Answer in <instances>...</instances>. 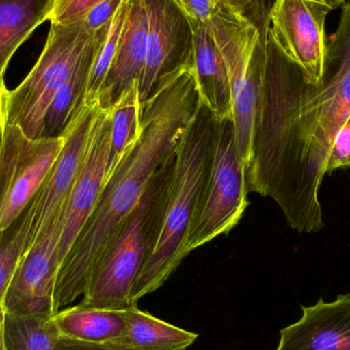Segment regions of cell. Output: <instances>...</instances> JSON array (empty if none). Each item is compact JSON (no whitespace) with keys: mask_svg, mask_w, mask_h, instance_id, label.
<instances>
[{"mask_svg":"<svg viewBox=\"0 0 350 350\" xmlns=\"http://www.w3.org/2000/svg\"><path fill=\"white\" fill-rule=\"evenodd\" d=\"M147 36L148 18L144 0H127L120 42L98 96L103 108H110L133 84L139 82L145 66Z\"/></svg>","mask_w":350,"mask_h":350,"instance_id":"14","label":"cell"},{"mask_svg":"<svg viewBox=\"0 0 350 350\" xmlns=\"http://www.w3.org/2000/svg\"><path fill=\"white\" fill-rule=\"evenodd\" d=\"M100 108L98 102H84L64 133L63 148L34 196L35 216L28 249L46 234L65 206L83 163Z\"/></svg>","mask_w":350,"mask_h":350,"instance_id":"11","label":"cell"},{"mask_svg":"<svg viewBox=\"0 0 350 350\" xmlns=\"http://www.w3.org/2000/svg\"><path fill=\"white\" fill-rule=\"evenodd\" d=\"M330 6L319 0H275L269 32L312 83L320 81L326 53L325 25Z\"/></svg>","mask_w":350,"mask_h":350,"instance_id":"9","label":"cell"},{"mask_svg":"<svg viewBox=\"0 0 350 350\" xmlns=\"http://www.w3.org/2000/svg\"><path fill=\"white\" fill-rule=\"evenodd\" d=\"M127 12V0H124L119 8L118 12L111 21L106 36L98 49V53L94 57L90 79L86 88L85 103L98 102L100 90L108 75L109 70L112 66L120 42L121 34L124 27L125 18ZM100 103V102H98Z\"/></svg>","mask_w":350,"mask_h":350,"instance_id":"23","label":"cell"},{"mask_svg":"<svg viewBox=\"0 0 350 350\" xmlns=\"http://www.w3.org/2000/svg\"><path fill=\"white\" fill-rule=\"evenodd\" d=\"M65 137L31 139L6 123L0 145V232L12 226L36 195Z\"/></svg>","mask_w":350,"mask_h":350,"instance_id":"7","label":"cell"},{"mask_svg":"<svg viewBox=\"0 0 350 350\" xmlns=\"http://www.w3.org/2000/svg\"><path fill=\"white\" fill-rule=\"evenodd\" d=\"M34 216L35 200L33 198L16 221L0 232V306L3 304L21 259L28 250Z\"/></svg>","mask_w":350,"mask_h":350,"instance_id":"22","label":"cell"},{"mask_svg":"<svg viewBox=\"0 0 350 350\" xmlns=\"http://www.w3.org/2000/svg\"><path fill=\"white\" fill-rule=\"evenodd\" d=\"M216 122L200 100L175 150L159 234L135 280L133 306L162 287L189 255L185 245L211 168Z\"/></svg>","mask_w":350,"mask_h":350,"instance_id":"3","label":"cell"},{"mask_svg":"<svg viewBox=\"0 0 350 350\" xmlns=\"http://www.w3.org/2000/svg\"><path fill=\"white\" fill-rule=\"evenodd\" d=\"M53 320L61 335L88 342L109 343L121 336L127 327L125 310L83 308L79 304L59 310Z\"/></svg>","mask_w":350,"mask_h":350,"instance_id":"19","label":"cell"},{"mask_svg":"<svg viewBox=\"0 0 350 350\" xmlns=\"http://www.w3.org/2000/svg\"><path fill=\"white\" fill-rule=\"evenodd\" d=\"M148 18L145 66L139 100H149L166 80L193 67V23L174 0H144Z\"/></svg>","mask_w":350,"mask_h":350,"instance_id":"8","label":"cell"},{"mask_svg":"<svg viewBox=\"0 0 350 350\" xmlns=\"http://www.w3.org/2000/svg\"><path fill=\"white\" fill-rule=\"evenodd\" d=\"M66 204L46 234L34 243L21 259L3 300L6 314L47 317L57 314L53 296L61 267L57 247Z\"/></svg>","mask_w":350,"mask_h":350,"instance_id":"10","label":"cell"},{"mask_svg":"<svg viewBox=\"0 0 350 350\" xmlns=\"http://www.w3.org/2000/svg\"><path fill=\"white\" fill-rule=\"evenodd\" d=\"M245 167L232 119L216 122L213 159L199 210L187 239V254L228 234L249 206Z\"/></svg>","mask_w":350,"mask_h":350,"instance_id":"6","label":"cell"},{"mask_svg":"<svg viewBox=\"0 0 350 350\" xmlns=\"http://www.w3.org/2000/svg\"><path fill=\"white\" fill-rule=\"evenodd\" d=\"M94 34L84 21L51 24L46 42L34 67L18 88L6 94L8 124L18 126L29 139H42L47 109Z\"/></svg>","mask_w":350,"mask_h":350,"instance_id":"5","label":"cell"},{"mask_svg":"<svg viewBox=\"0 0 350 350\" xmlns=\"http://www.w3.org/2000/svg\"><path fill=\"white\" fill-rule=\"evenodd\" d=\"M55 0H0V81L18 47L49 20Z\"/></svg>","mask_w":350,"mask_h":350,"instance_id":"18","label":"cell"},{"mask_svg":"<svg viewBox=\"0 0 350 350\" xmlns=\"http://www.w3.org/2000/svg\"><path fill=\"white\" fill-rule=\"evenodd\" d=\"M104 0H55L49 16L51 24H73L81 22L86 14Z\"/></svg>","mask_w":350,"mask_h":350,"instance_id":"24","label":"cell"},{"mask_svg":"<svg viewBox=\"0 0 350 350\" xmlns=\"http://www.w3.org/2000/svg\"><path fill=\"white\" fill-rule=\"evenodd\" d=\"M275 350H350V293L302 306L299 321L280 332Z\"/></svg>","mask_w":350,"mask_h":350,"instance_id":"13","label":"cell"},{"mask_svg":"<svg viewBox=\"0 0 350 350\" xmlns=\"http://www.w3.org/2000/svg\"><path fill=\"white\" fill-rule=\"evenodd\" d=\"M174 162V155L158 170L118 236L96 263L79 306L116 310L133 306L135 280L159 234Z\"/></svg>","mask_w":350,"mask_h":350,"instance_id":"4","label":"cell"},{"mask_svg":"<svg viewBox=\"0 0 350 350\" xmlns=\"http://www.w3.org/2000/svg\"><path fill=\"white\" fill-rule=\"evenodd\" d=\"M53 350H122L110 343L88 342L61 335Z\"/></svg>","mask_w":350,"mask_h":350,"instance_id":"28","label":"cell"},{"mask_svg":"<svg viewBox=\"0 0 350 350\" xmlns=\"http://www.w3.org/2000/svg\"><path fill=\"white\" fill-rule=\"evenodd\" d=\"M110 144L105 185L114 175L141 135L142 103L139 100V82L133 84L110 107Z\"/></svg>","mask_w":350,"mask_h":350,"instance_id":"20","label":"cell"},{"mask_svg":"<svg viewBox=\"0 0 350 350\" xmlns=\"http://www.w3.org/2000/svg\"><path fill=\"white\" fill-rule=\"evenodd\" d=\"M236 0H174L193 24L207 25Z\"/></svg>","mask_w":350,"mask_h":350,"instance_id":"25","label":"cell"},{"mask_svg":"<svg viewBox=\"0 0 350 350\" xmlns=\"http://www.w3.org/2000/svg\"><path fill=\"white\" fill-rule=\"evenodd\" d=\"M109 26L110 24L94 32L92 40L78 59L71 75L53 96L45 115L42 139L63 137L72 119L83 105L90 70L108 32Z\"/></svg>","mask_w":350,"mask_h":350,"instance_id":"16","label":"cell"},{"mask_svg":"<svg viewBox=\"0 0 350 350\" xmlns=\"http://www.w3.org/2000/svg\"><path fill=\"white\" fill-rule=\"evenodd\" d=\"M193 26V71L200 100L209 109L216 120L232 119V92L224 57L208 25Z\"/></svg>","mask_w":350,"mask_h":350,"instance_id":"15","label":"cell"},{"mask_svg":"<svg viewBox=\"0 0 350 350\" xmlns=\"http://www.w3.org/2000/svg\"><path fill=\"white\" fill-rule=\"evenodd\" d=\"M59 336L53 317L5 312L2 350H53Z\"/></svg>","mask_w":350,"mask_h":350,"instance_id":"21","label":"cell"},{"mask_svg":"<svg viewBox=\"0 0 350 350\" xmlns=\"http://www.w3.org/2000/svg\"><path fill=\"white\" fill-rule=\"evenodd\" d=\"M4 319H5V310L3 304H1L0 306V350H2V341H3Z\"/></svg>","mask_w":350,"mask_h":350,"instance_id":"30","label":"cell"},{"mask_svg":"<svg viewBox=\"0 0 350 350\" xmlns=\"http://www.w3.org/2000/svg\"><path fill=\"white\" fill-rule=\"evenodd\" d=\"M350 117V22L326 44L322 77L308 81L267 30L258 110L245 170L248 193L269 197L290 228L325 226L320 189L339 129Z\"/></svg>","mask_w":350,"mask_h":350,"instance_id":"1","label":"cell"},{"mask_svg":"<svg viewBox=\"0 0 350 350\" xmlns=\"http://www.w3.org/2000/svg\"><path fill=\"white\" fill-rule=\"evenodd\" d=\"M200 104L193 67L164 81L142 104L141 135L105 185L98 205L64 259L55 283V312L83 296L88 280L158 170L174 155Z\"/></svg>","mask_w":350,"mask_h":350,"instance_id":"2","label":"cell"},{"mask_svg":"<svg viewBox=\"0 0 350 350\" xmlns=\"http://www.w3.org/2000/svg\"><path fill=\"white\" fill-rule=\"evenodd\" d=\"M127 327L110 345L122 350H185L193 345L198 334L168 324L137 306L125 310Z\"/></svg>","mask_w":350,"mask_h":350,"instance_id":"17","label":"cell"},{"mask_svg":"<svg viewBox=\"0 0 350 350\" xmlns=\"http://www.w3.org/2000/svg\"><path fill=\"white\" fill-rule=\"evenodd\" d=\"M350 167V117L339 129L327 160V175L340 168Z\"/></svg>","mask_w":350,"mask_h":350,"instance_id":"26","label":"cell"},{"mask_svg":"<svg viewBox=\"0 0 350 350\" xmlns=\"http://www.w3.org/2000/svg\"><path fill=\"white\" fill-rule=\"evenodd\" d=\"M123 1L124 0H104L94 6L83 20L88 30L94 33L110 24Z\"/></svg>","mask_w":350,"mask_h":350,"instance_id":"27","label":"cell"},{"mask_svg":"<svg viewBox=\"0 0 350 350\" xmlns=\"http://www.w3.org/2000/svg\"><path fill=\"white\" fill-rule=\"evenodd\" d=\"M110 133V108L100 106L92 127L83 163L66 204L57 247V257L61 265L98 205L104 189Z\"/></svg>","mask_w":350,"mask_h":350,"instance_id":"12","label":"cell"},{"mask_svg":"<svg viewBox=\"0 0 350 350\" xmlns=\"http://www.w3.org/2000/svg\"><path fill=\"white\" fill-rule=\"evenodd\" d=\"M8 88L4 81H0V145H1L2 135L6 124V94Z\"/></svg>","mask_w":350,"mask_h":350,"instance_id":"29","label":"cell"},{"mask_svg":"<svg viewBox=\"0 0 350 350\" xmlns=\"http://www.w3.org/2000/svg\"><path fill=\"white\" fill-rule=\"evenodd\" d=\"M319 1L324 2L327 5L330 6L332 10H335V8H339V6L343 5L345 0H319Z\"/></svg>","mask_w":350,"mask_h":350,"instance_id":"31","label":"cell"}]
</instances>
